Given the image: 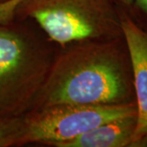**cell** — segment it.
Instances as JSON below:
<instances>
[{
    "mask_svg": "<svg viewBox=\"0 0 147 147\" xmlns=\"http://www.w3.org/2000/svg\"><path fill=\"white\" fill-rule=\"evenodd\" d=\"M54 57L30 110L55 105L136 103L123 36L70 43Z\"/></svg>",
    "mask_w": 147,
    "mask_h": 147,
    "instance_id": "1",
    "label": "cell"
},
{
    "mask_svg": "<svg viewBox=\"0 0 147 147\" xmlns=\"http://www.w3.org/2000/svg\"><path fill=\"white\" fill-rule=\"evenodd\" d=\"M53 60L47 47L16 21L0 25V118L30 111Z\"/></svg>",
    "mask_w": 147,
    "mask_h": 147,
    "instance_id": "2",
    "label": "cell"
},
{
    "mask_svg": "<svg viewBox=\"0 0 147 147\" xmlns=\"http://www.w3.org/2000/svg\"><path fill=\"white\" fill-rule=\"evenodd\" d=\"M26 18L36 21L61 47L123 37L119 7L113 0H21L13 22Z\"/></svg>",
    "mask_w": 147,
    "mask_h": 147,
    "instance_id": "3",
    "label": "cell"
},
{
    "mask_svg": "<svg viewBox=\"0 0 147 147\" xmlns=\"http://www.w3.org/2000/svg\"><path fill=\"white\" fill-rule=\"evenodd\" d=\"M137 114L136 103L124 105H55L24 115L19 146L42 143L56 146L100 124Z\"/></svg>",
    "mask_w": 147,
    "mask_h": 147,
    "instance_id": "4",
    "label": "cell"
},
{
    "mask_svg": "<svg viewBox=\"0 0 147 147\" xmlns=\"http://www.w3.org/2000/svg\"><path fill=\"white\" fill-rule=\"evenodd\" d=\"M123 36L130 57L137 110V127L130 147L147 146V30L119 7Z\"/></svg>",
    "mask_w": 147,
    "mask_h": 147,
    "instance_id": "5",
    "label": "cell"
},
{
    "mask_svg": "<svg viewBox=\"0 0 147 147\" xmlns=\"http://www.w3.org/2000/svg\"><path fill=\"white\" fill-rule=\"evenodd\" d=\"M137 123V114L119 118L56 147H130Z\"/></svg>",
    "mask_w": 147,
    "mask_h": 147,
    "instance_id": "6",
    "label": "cell"
},
{
    "mask_svg": "<svg viewBox=\"0 0 147 147\" xmlns=\"http://www.w3.org/2000/svg\"><path fill=\"white\" fill-rule=\"evenodd\" d=\"M24 115L0 118V147L19 146Z\"/></svg>",
    "mask_w": 147,
    "mask_h": 147,
    "instance_id": "7",
    "label": "cell"
},
{
    "mask_svg": "<svg viewBox=\"0 0 147 147\" xmlns=\"http://www.w3.org/2000/svg\"><path fill=\"white\" fill-rule=\"evenodd\" d=\"M128 13L138 25L147 30V0H135Z\"/></svg>",
    "mask_w": 147,
    "mask_h": 147,
    "instance_id": "8",
    "label": "cell"
},
{
    "mask_svg": "<svg viewBox=\"0 0 147 147\" xmlns=\"http://www.w3.org/2000/svg\"><path fill=\"white\" fill-rule=\"evenodd\" d=\"M113 1L117 7H119L128 12L131 10L135 0H113Z\"/></svg>",
    "mask_w": 147,
    "mask_h": 147,
    "instance_id": "9",
    "label": "cell"
},
{
    "mask_svg": "<svg viewBox=\"0 0 147 147\" xmlns=\"http://www.w3.org/2000/svg\"><path fill=\"white\" fill-rule=\"evenodd\" d=\"M8 1H10V0H0V4H2L3 3H6V2H8Z\"/></svg>",
    "mask_w": 147,
    "mask_h": 147,
    "instance_id": "10",
    "label": "cell"
}]
</instances>
